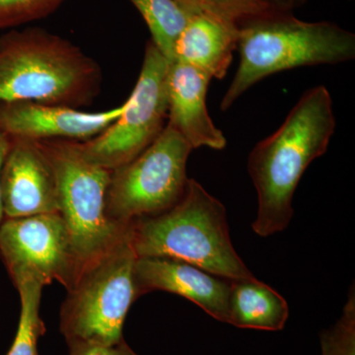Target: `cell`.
Returning a JSON list of instances; mask_svg holds the SVG:
<instances>
[{"label": "cell", "mask_w": 355, "mask_h": 355, "mask_svg": "<svg viewBox=\"0 0 355 355\" xmlns=\"http://www.w3.org/2000/svg\"><path fill=\"white\" fill-rule=\"evenodd\" d=\"M15 287L20 297L19 323L12 345L6 355H40L39 340L46 333L40 315L44 286L36 280L25 279Z\"/></svg>", "instance_id": "obj_17"}, {"label": "cell", "mask_w": 355, "mask_h": 355, "mask_svg": "<svg viewBox=\"0 0 355 355\" xmlns=\"http://www.w3.org/2000/svg\"><path fill=\"white\" fill-rule=\"evenodd\" d=\"M130 240L137 258L184 261L229 280L254 277L233 247L223 203L190 178L174 207L130 224Z\"/></svg>", "instance_id": "obj_3"}, {"label": "cell", "mask_w": 355, "mask_h": 355, "mask_svg": "<svg viewBox=\"0 0 355 355\" xmlns=\"http://www.w3.org/2000/svg\"><path fill=\"white\" fill-rule=\"evenodd\" d=\"M237 42L235 23L207 11L191 14L175 44L173 62L190 65L211 79H222L227 74Z\"/></svg>", "instance_id": "obj_14"}, {"label": "cell", "mask_w": 355, "mask_h": 355, "mask_svg": "<svg viewBox=\"0 0 355 355\" xmlns=\"http://www.w3.org/2000/svg\"><path fill=\"white\" fill-rule=\"evenodd\" d=\"M135 280L139 297L149 292H169L188 299L209 316L229 324L231 280L184 261L153 257L137 259Z\"/></svg>", "instance_id": "obj_12"}, {"label": "cell", "mask_w": 355, "mask_h": 355, "mask_svg": "<svg viewBox=\"0 0 355 355\" xmlns=\"http://www.w3.org/2000/svg\"><path fill=\"white\" fill-rule=\"evenodd\" d=\"M0 258L14 286L34 279L73 286L79 265L67 224L58 212L4 218L0 224Z\"/></svg>", "instance_id": "obj_9"}, {"label": "cell", "mask_w": 355, "mask_h": 355, "mask_svg": "<svg viewBox=\"0 0 355 355\" xmlns=\"http://www.w3.org/2000/svg\"><path fill=\"white\" fill-rule=\"evenodd\" d=\"M277 12L293 13V10L305 6L308 0H263Z\"/></svg>", "instance_id": "obj_22"}, {"label": "cell", "mask_w": 355, "mask_h": 355, "mask_svg": "<svg viewBox=\"0 0 355 355\" xmlns=\"http://www.w3.org/2000/svg\"><path fill=\"white\" fill-rule=\"evenodd\" d=\"M191 144L166 125L146 150L112 170L106 197L107 216L121 225L171 209L183 197L189 178Z\"/></svg>", "instance_id": "obj_7"}, {"label": "cell", "mask_w": 355, "mask_h": 355, "mask_svg": "<svg viewBox=\"0 0 355 355\" xmlns=\"http://www.w3.org/2000/svg\"><path fill=\"white\" fill-rule=\"evenodd\" d=\"M335 130L333 99L328 89L319 85L306 91L277 130L254 147L248 171L258 193L252 224L257 235L270 237L289 225L301 177L326 153Z\"/></svg>", "instance_id": "obj_1"}, {"label": "cell", "mask_w": 355, "mask_h": 355, "mask_svg": "<svg viewBox=\"0 0 355 355\" xmlns=\"http://www.w3.org/2000/svg\"><path fill=\"white\" fill-rule=\"evenodd\" d=\"M69 355H139L125 340L113 345L88 342L67 343Z\"/></svg>", "instance_id": "obj_21"}, {"label": "cell", "mask_w": 355, "mask_h": 355, "mask_svg": "<svg viewBox=\"0 0 355 355\" xmlns=\"http://www.w3.org/2000/svg\"><path fill=\"white\" fill-rule=\"evenodd\" d=\"M9 146H10V137L3 130H0V174H1L2 166L6 160V154L8 153ZM3 219V210H2L1 198H0V224Z\"/></svg>", "instance_id": "obj_23"}, {"label": "cell", "mask_w": 355, "mask_h": 355, "mask_svg": "<svg viewBox=\"0 0 355 355\" xmlns=\"http://www.w3.org/2000/svg\"><path fill=\"white\" fill-rule=\"evenodd\" d=\"M141 14L156 48L171 62L175 44L191 14L176 0H130Z\"/></svg>", "instance_id": "obj_16"}, {"label": "cell", "mask_w": 355, "mask_h": 355, "mask_svg": "<svg viewBox=\"0 0 355 355\" xmlns=\"http://www.w3.org/2000/svg\"><path fill=\"white\" fill-rule=\"evenodd\" d=\"M123 104L106 111L89 112L30 101L0 103V130L9 137L33 140L87 141L121 116Z\"/></svg>", "instance_id": "obj_11"}, {"label": "cell", "mask_w": 355, "mask_h": 355, "mask_svg": "<svg viewBox=\"0 0 355 355\" xmlns=\"http://www.w3.org/2000/svg\"><path fill=\"white\" fill-rule=\"evenodd\" d=\"M288 316L286 298L268 284L254 277L231 280L229 324L243 329L279 331Z\"/></svg>", "instance_id": "obj_15"}, {"label": "cell", "mask_w": 355, "mask_h": 355, "mask_svg": "<svg viewBox=\"0 0 355 355\" xmlns=\"http://www.w3.org/2000/svg\"><path fill=\"white\" fill-rule=\"evenodd\" d=\"M50 159L58 181L60 211L67 224L79 272L130 233L107 216L106 197L111 171L89 162L79 141H40Z\"/></svg>", "instance_id": "obj_6"}, {"label": "cell", "mask_w": 355, "mask_h": 355, "mask_svg": "<svg viewBox=\"0 0 355 355\" xmlns=\"http://www.w3.org/2000/svg\"><path fill=\"white\" fill-rule=\"evenodd\" d=\"M176 1L191 14L200 13L202 11H205L202 0H176Z\"/></svg>", "instance_id": "obj_24"}, {"label": "cell", "mask_w": 355, "mask_h": 355, "mask_svg": "<svg viewBox=\"0 0 355 355\" xmlns=\"http://www.w3.org/2000/svg\"><path fill=\"white\" fill-rule=\"evenodd\" d=\"M137 259L128 233L84 266L60 307V328L67 343L113 345L123 340L125 318L139 298L135 280Z\"/></svg>", "instance_id": "obj_5"}, {"label": "cell", "mask_w": 355, "mask_h": 355, "mask_svg": "<svg viewBox=\"0 0 355 355\" xmlns=\"http://www.w3.org/2000/svg\"><path fill=\"white\" fill-rule=\"evenodd\" d=\"M169 62L147 42L144 62L121 116L97 137L79 141L89 162L112 170L127 164L157 139L166 127Z\"/></svg>", "instance_id": "obj_8"}, {"label": "cell", "mask_w": 355, "mask_h": 355, "mask_svg": "<svg viewBox=\"0 0 355 355\" xmlns=\"http://www.w3.org/2000/svg\"><path fill=\"white\" fill-rule=\"evenodd\" d=\"M205 11L216 14L236 25L272 10L263 0H202Z\"/></svg>", "instance_id": "obj_20"}, {"label": "cell", "mask_w": 355, "mask_h": 355, "mask_svg": "<svg viewBox=\"0 0 355 355\" xmlns=\"http://www.w3.org/2000/svg\"><path fill=\"white\" fill-rule=\"evenodd\" d=\"M65 0H0V30L48 17Z\"/></svg>", "instance_id": "obj_19"}, {"label": "cell", "mask_w": 355, "mask_h": 355, "mask_svg": "<svg viewBox=\"0 0 355 355\" xmlns=\"http://www.w3.org/2000/svg\"><path fill=\"white\" fill-rule=\"evenodd\" d=\"M240 62L221 100L227 111L263 78L301 67L336 64L355 58V35L336 23L305 22L270 11L237 25Z\"/></svg>", "instance_id": "obj_4"}, {"label": "cell", "mask_w": 355, "mask_h": 355, "mask_svg": "<svg viewBox=\"0 0 355 355\" xmlns=\"http://www.w3.org/2000/svg\"><path fill=\"white\" fill-rule=\"evenodd\" d=\"M0 198L4 218L60 211L55 170L38 140L10 137L0 174Z\"/></svg>", "instance_id": "obj_10"}, {"label": "cell", "mask_w": 355, "mask_h": 355, "mask_svg": "<svg viewBox=\"0 0 355 355\" xmlns=\"http://www.w3.org/2000/svg\"><path fill=\"white\" fill-rule=\"evenodd\" d=\"M321 355H355V293L352 286L342 316L321 336Z\"/></svg>", "instance_id": "obj_18"}, {"label": "cell", "mask_w": 355, "mask_h": 355, "mask_svg": "<svg viewBox=\"0 0 355 355\" xmlns=\"http://www.w3.org/2000/svg\"><path fill=\"white\" fill-rule=\"evenodd\" d=\"M211 78L200 70L180 62H169L167 74L168 125L193 149L209 147L223 150L227 139L214 125L207 107Z\"/></svg>", "instance_id": "obj_13"}, {"label": "cell", "mask_w": 355, "mask_h": 355, "mask_svg": "<svg viewBox=\"0 0 355 355\" xmlns=\"http://www.w3.org/2000/svg\"><path fill=\"white\" fill-rule=\"evenodd\" d=\"M102 70L79 46L39 27L0 36V103L80 109L99 95Z\"/></svg>", "instance_id": "obj_2"}]
</instances>
